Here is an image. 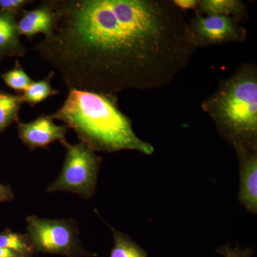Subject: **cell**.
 Here are the masks:
<instances>
[{"label": "cell", "instance_id": "6da1fadb", "mask_svg": "<svg viewBox=\"0 0 257 257\" xmlns=\"http://www.w3.org/2000/svg\"><path fill=\"white\" fill-rule=\"evenodd\" d=\"M48 2L53 25L35 49L69 89L116 94L165 87L197 48L173 1Z\"/></svg>", "mask_w": 257, "mask_h": 257}, {"label": "cell", "instance_id": "7a4b0ae2", "mask_svg": "<svg viewBox=\"0 0 257 257\" xmlns=\"http://www.w3.org/2000/svg\"><path fill=\"white\" fill-rule=\"evenodd\" d=\"M50 116L72 128L80 143L94 152L130 150L150 155L155 151L137 136L119 109L116 94L69 89L63 104Z\"/></svg>", "mask_w": 257, "mask_h": 257}, {"label": "cell", "instance_id": "3957f363", "mask_svg": "<svg viewBox=\"0 0 257 257\" xmlns=\"http://www.w3.org/2000/svg\"><path fill=\"white\" fill-rule=\"evenodd\" d=\"M202 107L235 149L257 148V75L253 66H243L221 82Z\"/></svg>", "mask_w": 257, "mask_h": 257}, {"label": "cell", "instance_id": "277c9868", "mask_svg": "<svg viewBox=\"0 0 257 257\" xmlns=\"http://www.w3.org/2000/svg\"><path fill=\"white\" fill-rule=\"evenodd\" d=\"M66 150L65 158L59 177L47 189L48 193L68 192L89 199L95 193L101 159L82 143H61Z\"/></svg>", "mask_w": 257, "mask_h": 257}, {"label": "cell", "instance_id": "5b68a950", "mask_svg": "<svg viewBox=\"0 0 257 257\" xmlns=\"http://www.w3.org/2000/svg\"><path fill=\"white\" fill-rule=\"evenodd\" d=\"M27 233L35 252L87 257L96 254L82 248L74 219H50L37 216L27 217Z\"/></svg>", "mask_w": 257, "mask_h": 257}, {"label": "cell", "instance_id": "8992f818", "mask_svg": "<svg viewBox=\"0 0 257 257\" xmlns=\"http://www.w3.org/2000/svg\"><path fill=\"white\" fill-rule=\"evenodd\" d=\"M193 44L196 47L242 42L246 31L233 17L196 15L189 25Z\"/></svg>", "mask_w": 257, "mask_h": 257}, {"label": "cell", "instance_id": "52a82bcc", "mask_svg": "<svg viewBox=\"0 0 257 257\" xmlns=\"http://www.w3.org/2000/svg\"><path fill=\"white\" fill-rule=\"evenodd\" d=\"M18 137L29 150L47 148L51 144L66 140L68 127L64 124H56L50 115H41L28 123H18Z\"/></svg>", "mask_w": 257, "mask_h": 257}, {"label": "cell", "instance_id": "ba28073f", "mask_svg": "<svg viewBox=\"0 0 257 257\" xmlns=\"http://www.w3.org/2000/svg\"><path fill=\"white\" fill-rule=\"evenodd\" d=\"M239 161L240 184L238 199L250 212L257 211V148L235 149Z\"/></svg>", "mask_w": 257, "mask_h": 257}, {"label": "cell", "instance_id": "9c48e42d", "mask_svg": "<svg viewBox=\"0 0 257 257\" xmlns=\"http://www.w3.org/2000/svg\"><path fill=\"white\" fill-rule=\"evenodd\" d=\"M20 16L18 20L19 32L28 40H32L39 34L46 36L52 30L54 17L48 0L42 1L34 9L24 10Z\"/></svg>", "mask_w": 257, "mask_h": 257}, {"label": "cell", "instance_id": "30bf717a", "mask_svg": "<svg viewBox=\"0 0 257 257\" xmlns=\"http://www.w3.org/2000/svg\"><path fill=\"white\" fill-rule=\"evenodd\" d=\"M18 17L0 10V62L8 57H25L28 52L22 43Z\"/></svg>", "mask_w": 257, "mask_h": 257}, {"label": "cell", "instance_id": "8fae6325", "mask_svg": "<svg viewBox=\"0 0 257 257\" xmlns=\"http://www.w3.org/2000/svg\"><path fill=\"white\" fill-rule=\"evenodd\" d=\"M55 75V71H51L45 78L41 80L36 81V82L34 81L31 85L25 92L20 94L23 103H28L29 105L34 107L37 104L45 101L50 96L60 94V91L57 90L52 87L51 82Z\"/></svg>", "mask_w": 257, "mask_h": 257}, {"label": "cell", "instance_id": "7c38bea8", "mask_svg": "<svg viewBox=\"0 0 257 257\" xmlns=\"http://www.w3.org/2000/svg\"><path fill=\"white\" fill-rule=\"evenodd\" d=\"M22 104L20 94L0 90V135L12 124L20 121L19 114Z\"/></svg>", "mask_w": 257, "mask_h": 257}, {"label": "cell", "instance_id": "4fadbf2b", "mask_svg": "<svg viewBox=\"0 0 257 257\" xmlns=\"http://www.w3.org/2000/svg\"><path fill=\"white\" fill-rule=\"evenodd\" d=\"M201 13L207 15H220L236 19L244 14L245 6L242 2L236 0H202L198 1Z\"/></svg>", "mask_w": 257, "mask_h": 257}, {"label": "cell", "instance_id": "5bb4252c", "mask_svg": "<svg viewBox=\"0 0 257 257\" xmlns=\"http://www.w3.org/2000/svg\"><path fill=\"white\" fill-rule=\"evenodd\" d=\"M0 248L16 251L25 257L32 256L36 253L28 234L15 232L9 229L0 232Z\"/></svg>", "mask_w": 257, "mask_h": 257}, {"label": "cell", "instance_id": "9a60e30c", "mask_svg": "<svg viewBox=\"0 0 257 257\" xmlns=\"http://www.w3.org/2000/svg\"><path fill=\"white\" fill-rule=\"evenodd\" d=\"M114 236V246L109 257H147V252L128 235L109 226Z\"/></svg>", "mask_w": 257, "mask_h": 257}, {"label": "cell", "instance_id": "2e32d148", "mask_svg": "<svg viewBox=\"0 0 257 257\" xmlns=\"http://www.w3.org/2000/svg\"><path fill=\"white\" fill-rule=\"evenodd\" d=\"M7 86L13 89L17 94L25 92L34 82L22 67L20 61L15 60L14 67L0 75Z\"/></svg>", "mask_w": 257, "mask_h": 257}, {"label": "cell", "instance_id": "e0dca14e", "mask_svg": "<svg viewBox=\"0 0 257 257\" xmlns=\"http://www.w3.org/2000/svg\"><path fill=\"white\" fill-rule=\"evenodd\" d=\"M35 1L30 0H0V10L18 17L27 5Z\"/></svg>", "mask_w": 257, "mask_h": 257}, {"label": "cell", "instance_id": "ac0fdd59", "mask_svg": "<svg viewBox=\"0 0 257 257\" xmlns=\"http://www.w3.org/2000/svg\"><path fill=\"white\" fill-rule=\"evenodd\" d=\"M216 251L224 257H251L255 253L253 248H241L239 246L232 247L229 243L216 248Z\"/></svg>", "mask_w": 257, "mask_h": 257}, {"label": "cell", "instance_id": "d6986e66", "mask_svg": "<svg viewBox=\"0 0 257 257\" xmlns=\"http://www.w3.org/2000/svg\"><path fill=\"white\" fill-rule=\"evenodd\" d=\"M15 198L14 192L10 185L0 184V203L9 202Z\"/></svg>", "mask_w": 257, "mask_h": 257}, {"label": "cell", "instance_id": "ffe728a7", "mask_svg": "<svg viewBox=\"0 0 257 257\" xmlns=\"http://www.w3.org/2000/svg\"><path fill=\"white\" fill-rule=\"evenodd\" d=\"M173 3L181 10L194 9L198 5L197 0H175Z\"/></svg>", "mask_w": 257, "mask_h": 257}, {"label": "cell", "instance_id": "44dd1931", "mask_svg": "<svg viewBox=\"0 0 257 257\" xmlns=\"http://www.w3.org/2000/svg\"><path fill=\"white\" fill-rule=\"evenodd\" d=\"M0 257H25L21 253L6 248H0Z\"/></svg>", "mask_w": 257, "mask_h": 257}, {"label": "cell", "instance_id": "7402d4cb", "mask_svg": "<svg viewBox=\"0 0 257 257\" xmlns=\"http://www.w3.org/2000/svg\"><path fill=\"white\" fill-rule=\"evenodd\" d=\"M28 257H32V256H28Z\"/></svg>", "mask_w": 257, "mask_h": 257}]
</instances>
